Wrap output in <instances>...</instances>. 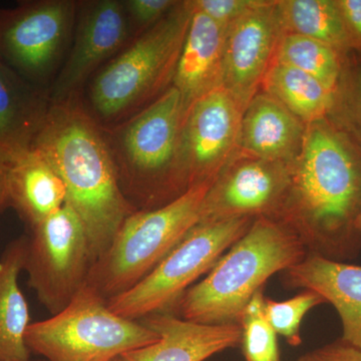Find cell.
I'll return each instance as SVG.
<instances>
[{
    "instance_id": "1",
    "label": "cell",
    "mask_w": 361,
    "mask_h": 361,
    "mask_svg": "<svg viewBox=\"0 0 361 361\" xmlns=\"http://www.w3.org/2000/svg\"><path fill=\"white\" fill-rule=\"evenodd\" d=\"M361 153L329 118L308 123L278 222L308 253L345 262L361 250Z\"/></svg>"
},
{
    "instance_id": "2",
    "label": "cell",
    "mask_w": 361,
    "mask_h": 361,
    "mask_svg": "<svg viewBox=\"0 0 361 361\" xmlns=\"http://www.w3.org/2000/svg\"><path fill=\"white\" fill-rule=\"evenodd\" d=\"M33 148L65 183L66 204L82 221L94 262L137 211L121 191L103 129L85 110L82 96L51 103Z\"/></svg>"
},
{
    "instance_id": "3",
    "label": "cell",
    "mask_w": 361,
    "mask_h": 361,
    "mask_svg": "<svg viewBox=\"0 0 361 361\" xmlns=\"http://www.w3.org/2000/svg\"><path fill=\"white\" fill-rule=\"evenodd\" d=\"M184 118L172 85L132 118L102 128L121 191L135 211L160 208L189 190L180 159Z\"/></svg>"
},
{
    "instance_id": "4",
    "label": "cell",
    "mask_w": 361,
    "mask_h": 361,
    "mask_svg": "<svg viewBox=\"0 0 361 361\" xmlns=\"http://www.w3.org/2000/svg\"><path fill=\"white\" fill-rule=\"evenodd\" d=\"M192 14L191 1L178 2L90 78L82 103L103 129L132 118L172 87Z\"/></svg>"
},
{
    "instance_id": "5",
    "label": "cell",
    "mask_w": 361,
    "mask_h": 361,
    "mask_svg": "<svg viewBox=\"0 0 361 361\" xmlns=\"http://www.w3.org/2000/svg\"><path fill=\"white\" fill-rule=\"evenodd\" d=\"M307 253L283 224L256 218L207 276L183 294L174 310L180 317L194 322L239 323L247 304L264 288L266 281L300 262Z\"/></svg>"
},
{
    "instance_id": "6",
    "label": "cell",
    "mask_w": 361,
    "mask_h": 361,
    "mask_svg": "<svg viewBox=\"0 0 361 361\" xmlns=\"http://www.w3.org/2000/svg\"><path fill=\"white\" fill-rule=\"evenodd\" d=\"M213 182L195 185L167 205L129 216L92 263L85 284L108 301L139 283L198 224Z\"/></svg>"
},
{
    "instance_id": "7",
    "label": "cell",
    "mask_w": 361,
    "mask_h": 361,
    "mask_svg": "<svg viewBox=\"0 0 361 361\" xmlns=\"http://www.w3.org/2000/svg\"><path fill=\"white\" fill-rule=\"evenodd\" d=\"M157 341L155 332L116 314L87 284L65 310L30 323L25 334L28 350L45 361H113Z\"/></svg>"
},
{
    "instance_id": "8",
    "label": "cell",
    "mask_w": 361,
    "mask_h": 361,
    "mask_svg": "<svg viewBox=\"0 0 361 361\" xmlns=\"http://www.w3.org/2000/svg\"><path fill=\"white\" fill-rule=\"evenodd\" d=\"M255 219L233 218L194 226L144 279L129 291L106 301L109 307L132 320L154 313L172 312L183 294L212 269Z\"/></svg>"
},
{
    "instance_id": "9",
    "label": "cell",
    "mask_w": 361,
    "mask_h": 361,
    "mask_svg": "<svg viewBox=\"0 0 361 361\" xmlns=\"http://www.w3.org/2000/svg\"><path fill=\"white\" fill-rule=\"evenodd\" d=\"M77 11L75 0H26L1 9L0 61L49 92L70 51Z\"/></svg>"
},
{
    "instance_id": "10",
    "label": "cell",
    "mask_w": 361,
    "mask_h": 361,
    "mask_svg": "<svg viewBox=\"0 0 361 361\" xmlns=\"http://www.w3.org/2000/svg\"><path fill=\"white\" fill-rule=\"evenodd\" d=\"M28 286L51 315L65 310L87 282L94 263L84 226L68 204L27 235Z\"/></svg>"
},
{
    "instance_id": "11",
    "label": "cell",
    "mask_w": 361,
    "mask_h": 361,
    "mask_svg": "<svg viewBox=\"0 0 361 361\" xmlns=\"http://www.w3.org/2000/svg\"><path fill=\"white\" fill-rule=\"evenodd\" d=\"M134 39L123 0L78 1L71 49L49 87L51 103L82 96L92 75Z\"/></svg>"
},
{
    "instance_id": "12",
    "label": "cell",
    "mask_w": 361,
    "mask_h": 361,
    "mask_svg": "<svg viewBox=\"0 0 361 361\" xmlns=\"http://www.w3.org/2000/svg\"><path fill=\"white\" fill-rule=\"evenodd\" d=\"M291 168L292 164L250 158L223 169L206 193L198 224L241 217L279 220Z\"/></svg>"
},
{
    "instance_id": "13",
    "label": "cell",
    "mask_w": 361,
    "mask_h": 361,
    "mask_svg": "<svg viewBox=\"0 0 361 361\" xmlns=\"http://www.w3.org/2000/svg\"><path fill=\"white\" fill-rule=\"evenodd\" d=\"M244 106L220 87L191 104L180 133V159L188 187L216 179L238 147Z\"/></svg>"
},
{
    "instance_id": "14",
    "label": "cell",
    "mask_w": 361,
    "mask_h": 361,
    "mask_svg": "<svg viewBox=\"0 0 361 361\" xmlns=\"http://www.w3.org/2000/svg\"><path fill=\"white\" fill-rule=\"evenodd\" d=\"M281 33L276 1L266 0L226 32L222 87L244 109L274 61Z\"/></svg>"
},
{
    "instance_id": "15",
    "label": "cell",
    "mask_w": 361,
    "mask_h": 361,
    "mask_svg": "<svg viewBox=\"0 0 361 361\" xmlns=\"http://www.w3.org/2000/svg\"><path fill=\"white\" fill-rule=\"evenodd\" d=\"M140 322L158 341L123 355L128 361H205L241 342L239 323L205 324L171 312L154 313Z\"/></svg>"
},
{
    "instance_id": "16",
    "label": "cell",
    "mask_w": 361,
    "mask_h": 361,
    "mask_svg": "<svg viewBox=\"0 0 361 361\" xmlns=\"http://www.w3.org/2000/svg\"><path fill=\"white\" fill-rule=\"evenodd\" d=\"M284 282L291 288L317 292L331 304L342 323V341L361 349V266L307 253L284 271Z\"/></svg>"
},
{
    "instance_id": "17",
    "label": "cell",
    "mask_w": 361,
    "mask_h": 361,
    "mask_svg": "<svg viewBox=\"0 0 361 361\" xmlns=\"http://www.w3.org/2000/svg\"><path fill=\"white\" fill-rule=\"evenodd\" d=\"M51 104L49 90L26 82L0 61V160L11 163L33 149Z\"/></svg>"
},
{
    "instance_id": "18",
    "label": "cell",
    "mask_w": 361,
    "mask_h": 361,
    "mask_svg": "<svg viewBox=\"0 0 361 361\" xmlns=\"http://www.w3.org/2000/svg\"><path fill=\"white\" fill-rule=\"evenodd\" d=\"M226 32L193 8L172 85L182 97L185 115L197 99L222 87Z\"/></svg>"
},
{
    "instance_id": "19",
    "label": "cell",
    "mask_w": 361,
    "mask_h": 361,
    "mask_svg": "<svg viewBox=\"0 0 361 361\" xmlns=\"http://www.w3.org/2000/svg\"><path fill=\"white\" fill-rule=\"evenodd\" d=\"M304 134L302 122L263 92L244 111L238 147L254 159L293 164L292 157L300 152Z\"/></svg>"
},
{
    "instance_id": "20",
    "label": "cell",
    "mask_w": 361,
    "mask_h": 361,
    "mask_svg": "<svg viewBox=\"0 0 361 361\" xmlns=\"http://www.w3.org/2000/svg\"><path fill=\"white\" fill-rule=\"evenodd\" d=\"M7 192L9 207L30 230L58 212L68 199L61 176L35 148L7 164Z\"/></svg>"
},
{
    "instance_id": "21",
    "label": "cell",
    "mask_w": 361,
    "mask_h": 361,
    "mask_svg": "<svg viewBox=\"0 0 361 361\" xmlns=\"http://www.w3.org/2000/svg\"><path fill=\"white\" fill-rule=\"evenodd\" d=\"M27 240L26 235L13 240L0 257V361H25L32 355L25 343L30 308L18 284Z\"/></svg>"
},
{
    "instance_id": "22",
    "label": "cell",
    "mask_w": 361,
    "mask_h": 361,
    "mask_svg": "<svg viewBox=\"0 0 361 361\" xmlns=\"http://www.w3.org/2000/svg\"><path fill=\"white\" fill-rule=\"evenodd\" d=\"M276 9L283 35L318 40L342 56L355 52L336 0H281L276 1Z\"/></svg>"
},
{
    "instance_id": "23",
    "label": "cell",
    "mask_w": 361,
    "mask_h": 361,
    "mask_svg": "<svg viewBox=\"0 0 361 361\" xmlns=\"http://www.w3.org/2000/svg\"><path fill=\"white\" fill-rule=\"evenodd\" d=\"M261 85L302 123L308 125L329 118L334 94L303 71L274 61Z\"/></svg>"
},
{
    "instance_id": "24",
    "label": "cell",
    "mask_w": 361,
    "mask_h": 361,
    "mask_svg": "<svg viewBox=\"0 0 361 361\" xmlns=\"http://www.w3.org/2000/svg\"><path fill=\"white\" fill-rule=\"evenodd\" d=\"M343 58L318 40L303 35H282L274 61L307 73L334 94L341 78Z\"/></svg>"
},
{
    "instance_id": "25",
    "label": "cell",
    "mask_w": 361,
    "mask_h": 361,
    "mask_svg": "<svg viewBox=\"0 0 361 361\" xmlns=\"http://www.w3.org/2000/svg\"><path fill=\"white\" fill-rule=\"evenodd\" d=\"M329 118L361 153V56H344Z\"/></svg>"
},
{
    "instance_id": "26",
    "label": "cell",
    "mask_w": 361,
    "mask_h": 361,
    "mask_svg": "<svg viewBox=\"0 0 361 361\" xmlns=\"http://www.w3.org/2000/svg\"><path fill=\"white\" fill-rule=\"evenodd\" d=\"M264 288L255 294L240 318L242 348L245 361H281L277 334L265 315Z\"/></svg>"
},
{
    "instance_id": "27",
    "label": "cell",
    "mask_w": 361,
    "mask_h": 361,
    "mask_svg": "<svg viewBox=\"0 0 361 361\" xmlns=\"http://www.w3.org/2000/svg\"><path fill=\"white\" fill-rule=\"evenodd\" d=\"M326 303L317 292L304 289L284 301L265 299V315L277 336L284 337L289 345H300V327L303 318L312 308Z\"/></svg>"
},
{
    "instance_id": "28",
    "label": "cell",
    "mask_w": 361,
    "mask_h": 361,
    "mask_svg": "<svg viewBox=\"0 0 361 361\" xmlns=\"http://www.w3.org/2000/svg\"><path fill=\"white\" fill-rule=\"evenodd\" d=\"M134 37L155 25L178 2L175 0H123Z\"/></svg>"
},
{
    "instance_id": "29",
    "label": "cell",
    "mask_w": 361,
    "mask_h": 361,
    "mask_svg": "<svg viewBox=\"0 0 361 361\" xmlns=\"http://www.w3.org/2000/svg\"><path fill=\"white\" fill-rule=\"evenodd\" d=\"M264 0H194L195 11H200L228 30L252 9L260 6Z\"/></svg>"
},
{
    "instance_id": "30",
    "label": "cell",
    "mask_w": 361,
    "mask_h": 361,
    "mask_svg": "<svg viewBox=\"0 0 361 361\" xmlns=\"http://www.w3.org/2000/svg\"><path fill=\"white\" fill-rule=\"evenodd\" d=\"M295 361H361V349L341 339L311 350Z\"/></svg>"
},
{
    "instance_id": "31",
    "label": "cell",
    "mask_w": 361,
    "mask_h": 361,
    "mask_svg": "<svg viewBox=\"0 0 361 361\" xmlns=\"http://www.w3.org/2000/svg\"><path fill=\"white\" fill-rule=\"evenodd\" d=\"M336 4L355 44V52L361 56V0H336Z\"/></svg>"
},
{
    "instance_id": "32",
    "label": "cell",
    "mask_w": 361,
    "mask_h": 361,
    "mask_svg": "<svg viewBox=\"0 0 361 361\" xmlns=\"http://www.w3.org/2000/svg\"><path fill=\"white\" fill-rule=\"evenodd\" d=\"M9 207L7 192V164L0 160V213Z\"/></svg>"
},
{
    "instance_id": "33",
    "label": "cell",
    "mask_w": 361,
    "mask_h": 361,
    "mask_svg": "<svg viewBox=\"0 0 361 361\" xmlns=\"http://www.w3.org/2000/svg\"><path fill=\"white\" fill-rule=\"evenodd\" d=\"M356 229H357V231L361 235V207L360 213H358L357 220H356Z\"/></svg>"
},
{
    "instance_id": "34",
    "label": "cell",
    "mask_w": 361,
    "mask_h": 361,
    "mask_svg": "<svg viewBox=\"0 0 361 361\" xmlns=\"http://www.w3.org/2000/svg\"><path fill=\"white\" fill-rule=\"evenodd\" d=\"M113 361H128L127 358L125 357V356L122 355L120 356V357L116 358V360H114Z\"/></svg>"
},
{
    "instance_id": "35",
    "label": "cell",
    "mask_w": 361,
    "mask_h": 361,
    "mask_svg": "<svg viewBox=\"0 0 361 361\" xmlns=\"http://www.w3.org/2000/svg\"><path fill=\"white\" fill-rule=\"evenodd\" d=\"M25 361H45V360H25Z\"/></svg>"
}]
</instances>
